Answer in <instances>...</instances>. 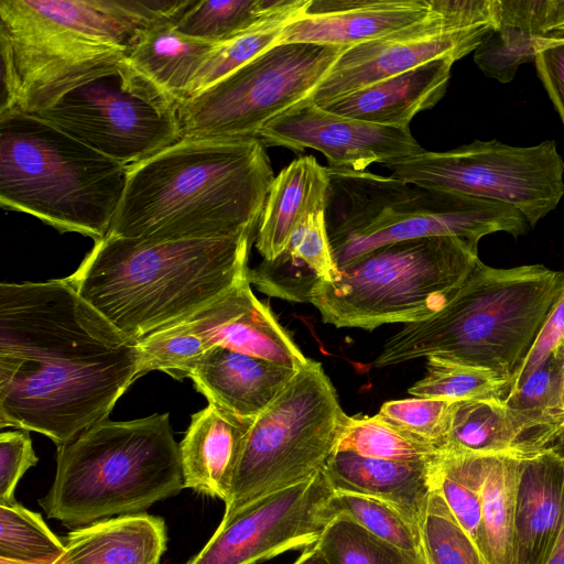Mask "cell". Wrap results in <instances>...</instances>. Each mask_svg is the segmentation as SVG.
<instances>
[{
	"label": "cell",
	"mask_w": 564,
	"mask_h": 564,
	"mask_svg": "<svg viewBox=\"0 0 564 564\" xmlns=\"http://www.w3.org/2000/svg\"><path fill=\"white\" fill-rule=\"evenodd\" d=\"M324 470L261 496L223 518L203 549L185 564H256L317 543L334 520V494Z\"/></svg>",
	"instance_id": "2e32d148"
},
{
	"label": "cell",
	"mask_w": 564,
	"mask_h": 564,
	"mask_svg": "<svg viewBox=\"0 0 564 564\" xmlns=\"http://www.w3.org/2000/svg\"><path fill=\"white\" fill-rule=\"evenodd\" d=\"M63 542L48 564H159L167 535L162 518L139 512L80 527Z\"/></svg>",
	"instance_id": "484cf974"
},
{
	"label": "cell",
	"mask_w": 564,
	"mask_h": 564,
	"mask_svg": "<svg viewBox=\"0 0 564 564\" xmlns=\"http://www.w3.org/2000/svg\"><path fill=\"white\" fill-rule=\"evenodd\" d=\"M326 171L325 223L337 269L398 241L451 236L478 243L490 234L517 238L530 228L525 217L507 204L368 171Z\"/></svg>",
	"instance_id": "ba28073f"
},
{
	"label": "cell",
	"mask_w": 564,
	"mask_h": 564,
	"mask_svg": "<svg viewBox=\"0 0 564 564\" xmlns=\"http://www.w3.org/2000/svg\"><path fill=\"white\" fill-rule=\"evenodd\" d=\"M562 408L564 411V379H563V387H562Z\"/></svg>",
	"instance_id": "c3c4849f"
},
{
	"label": "cell",
	"mask_w": 564,
	"mask_h": 564,
	"mask_svg": "<svg viewBox=\"0 0 564 564\" xmlns=\"http://www.w3.org/2000/svg\"><path fill=\"white\" fill-rule=\"evenodd\" d=\"M555 445L564 458V435H562ZM545 564H564V513L556 541Z\"/></svg>",
	"instance_id": "f6af8a7d"
},
{
	"label": "cell",
	"mask_w": 564,
	"mask_h": 564,
	"mask_svg": "<svg viewBox=\"0 0 564 564\" xmlns=\"http://www.w3.org/2000/svg\"><path fill=\"white\" fill-rule=\"evenodd\" d=\"M456 61L437 58L317 106L352 119L404 128L445 95Z\"/></svg>",
	"instance_id": "7402d4cb"
},
{
	"label": "cell",
	"mask_w": 564,
	"mask_h": 564,
	"mask_svg": "<svg viewBox=\"0 0 564 564\" xmlns=\"http://www.w3.org/2000/svg\"><path fill=\"white\" fill-rule=\"evenodd\" d=\"M253 421L209 403L193 414L180 443L184 488L226 502Z\"/></svg>",
	"instance_id": "cb8c5ba5"
},
{
	"label": "cell",
	"mask_w": 564,
	"mask_h": 564,
	"mask_svg": "<svg viewBox=\"0 0 564 564\" xmlns=\"http://www.w3.org/2000/svg\"><path fill=\"white\" fill-rule=\"evenodd\" d=\"M191 0H0V113L36 115L118 70L148 26Z\"/></svg>",
	"instance_id": "7a4b0ae2"
},
{
	"label": "cell",
	"mask_w": 564,
	"mask_h": 564,
	"mask_svg": "<svg viewBox=\"0 0 564 564\" xmlns=\"http://www.w3.org/2000/svg\"><path fill=\"white\" fill-rule=\"evenodd\" d=\"M563 285L564 272L542 264L480 261L442 310L388 338L373 367L438 358L512 380Z\"/></svg>",
	"instance_id": "5b68a950"
},
{
	"label": "cell",
	"mask_w": 564,
	"mask_h": 564,
	"mask_svg": "<svg viewBox=\"0 0 564 564\" xmlns=\"http://www.w3.org/2000/svg\"><path fill=\"white\" fill-rule=\"evenodd\" d=\"M328 239L325 209L310 213L294 229L284 250L273 260H263L248 270V281L269 296L311 303L321 282L336 279Z\"/></svg>",
	"instance_id": "d4e9b609"
},
{
	"label": "cell",
	"mask_w": 564,
	"mask_h": 564,
	"mask_svg": "<svg viewBox=\"0 0 564 564\" xmlns=\"http://www.w3.org/2000/svg\"><path fill=\"white\" fill-rule=\"evenodd\" d=\"M297 370L215 346L193 360L184 378L213 404L236 416L256 420L283 391Z\"/></svg>",
	"instance_id": "d6986e66"
},
{
	"label": "cell",
	"mask_w": 564,
	"mask_h": 564,
	"mask_svg": "<svg viewBox=\"0 0 564 564\" xmlns=\"http://www.w3.org/2000/svg\"><path fill=\"white\" fill-rule=\"evenodd\" d=\"M329 510L333 519L346 517L376 538L425 561L420 528L394 506L369 496L334 491Z\"/></svg>",
	"instance_id": "d590c367"
},
{
	"label": "cell",
	"mask_w": 564,
	"mask_h": 564,
	"mask_svg": "<svg viewBox=\"0 0 564 564\" xmlns=\"http://www.w3.org/2000/svg\"><path fill=\"white\" fill-rule=\"evenodd\" d=\"M328 174L313 155L301 156L274 177L259 219L256 247L263 260L276 258L296 226L325 209Z\"/></svg>",
	"instance_id": "83f0119b"
},
{
	"label": "cell",
	"mask_w": 564,
	"mask_h": 564,
	"mask_svg": "<svg viewBox=\"0 0 564 564\" xmlns=\"http://www.w3.org/2000/svg\"><path fill=\"white\" fill-rule=\"evenodd\" d=\"M560 438L555 432L531 424L505 399L458 401L452 404L449 430L441 451L524 460Z\"/></svg>",
	"instance_id": "ffe728a7"
},
{
	"label": "cell",
	"mask_w": 564,
	"mask_h": 564,
	"mask_svg": "<svg viewBox=\"0 0 564 564\" xmlns=\"http://www.w3.org/2000/svg\"><path fill=\"white\" fill-rule=\"evenodd\" d=\"M316 546L330 564H426L343 516L326 527Z\"/></svg>",
	"instance_id": "ab89813d"
},
{
	"label": "cell",
	"mask_w": 564,
	"mask_h": 564,
	"mask_svg": "<svg viewBox=\"0 0 564 564\" xmlns=\"http://www.w3.org/2000/svg\"><path fill=\"white\" fill-rule=\"evenodd\" d=\"M382 165L401 181L510 205L530 227L555 209L564 196V160L553 140L533 147L475 140Z\"/></svg>",
	"instance_id": "7c38bea8"
},
{
	"label": "cell",
	"mask_w": 564,
	"mask_h": 564,
	"mask_svg": "<svg viewBox=\"0 0 564 564\" xmlns=\"http://www.w3.org/2000/svg\"><path fill=\"white\" fill-rule=\"evenodd\" d=\"M522 459L488 456L481 490L484 557L513 564L514 518Z\"/></svg>",
	"instance_id": "f546056e"
},
{
	"label": "cell",
	"mask_w": 564,
	"mask_h": 564,
	"mask_svg": "<svg viewBox=\"0 0 564 564\" xmlns=\"http://www.w3.org/2000/svg\"><path fill=\"white\" fill-rule=\"evenodd\" d=\"M560 346L564 348V340L561 343V345H560Z\"/></svg>",
	"instance_id": "f907efd6"
},
{
	"label": "cell",
	"mask_w": 564,
	"mask_h": 564,
	"mask_svg": "<svg viewBox=\"0 0 564 564\" xmlns=\"http://www.w3.org/2000/svg\"><path fill=\"white\" fill-rule=\"evenodd\" d=\"M35 116L127 166L182 139L177 102L128 61Z\"/></svg>",
	"instance_id": "4fadbf2b"
},
{
	"label": "cell",
	"mask_w": 564,
	"mask_h": 564,
	"mask_svg": "<svg viewBox=\"0 0 564 564\" xmlns=\"http://www.w3.org/2000/svg\"><path fill=\"white\" fill-rule=\"evenodd\" d=\"M563 379L564 348L558 346L530 376L509 391L505 402L531 424L553 431L562 437Z\"/></svg>",
	"instance_id": "8d00e7d4"
},
{
	"label": "cell",
	"mask_w": 564,
	"mask_h": 564,
	"mask_svg": "<svg viewBox=\"0 0 564 564\" xmlns=\"http://www.w3.org/2000/svg\"><path fill=\"white\" fill-rule=\"evenodd\" d=\"M486 455L441 451L435 459V481L448 508L484 555L481 490Z\"/></svg>",
	"instance_id": "d6a6232c"
},
{
	"label": "cell",
	"mask_w": 564,
	"mask_h": 564,
	"mask_svg": "<svg viewBox=\"0 0 564 564\" xmlns=\"http://www.w3.org/2000/svg\"><path fill=\"white\" fill-rule=\"evenodd\" d=\"M128 169L39 116L0 113V203L61 232L105 238Z\"/></svg>",
	"instance_id": "52a82bcc"
},
{
	"label": "cell",
	"mask_w": 564,
	"mask_h": 564,
	"mask_svg": "<svg viewBox=\"0 0 564 564\" xmlns=\"http://www.w3.org/2000/svg\"><path fill=\"white\" fill-rule=\"evenodd\" d=\"M292 564H330L321 550L315 545L305 549Z\"/></svg>",
	"instance_id": "7dc6e473"
},
{
	"label": "cell",
	"mask_w": 564,
	"mask_h": 564,
	"mask_svg": "<svg viewBox=\"0 0 564 564\" xmlns=\"http://www.w3.org/2000/svg\"><path fill=\"white\" fill-rule=\"evenodd\" d=\"M36 463L29 431L0 434V505L17 502L13 497L15 487L24 473Z\"/></svg>",
	"instance_id": "b9f144b4"
},
{
	"label": "cell",
	"mask_w": 564,
	"mask_h": 564,
	"mask_svg": "<svg viewBox=\"0 0 564 564\" xmlns=\"http://www.w3.org/2000/svg\"><path fill=\"white\" fill-rule=\"evenodd\" d=\"M183 488L180 444L169 413L106 419L57 447L55 479L40 506L48 518L84 527L139 513Z\"/></svg>",
	"instance_id": "8992f818"
},
{
	"label": "cell",
	"mask_w": 564,
	"mask_h": 564,
	"mask_svg": "<svg viewBox=\"0 0 564 564\" xmlns=\"http://www.w3.org/2000/svg\"><path fill=\"white\" fill-rule=\"evenodd\" d=\"M538 75L564 123V39L553 37L535 59Z\"/></svg>",
	"instance_id": "ee69618b"
},
{
	"label": "cell",
	"mask_w": 564,
	"mask_h": 564,
	"mask_svg": "<svg viewBox=\"0 0 564 564\" xmlns=\"http://www.w3.org/2000/svg\"><path fill=\"white\" fill-rule=\"evenodd\" d=\"M553 37L564 39V0H552Z\"/></svg>",
	"instance_id": "bcb514c9"
},
{
	"label": "cell",
	"mask_w": 564,
	"mask_h": 564,
	"mask_svg": "<svg viewBox=\"0 0 564 564\" xmlns=\"http://www.w3.org/2000/svg\"><path fill=\"white\" fill-rule=\"evenodd\" d=\"M141 377L138 343L66 278L0 284V427L65 445L106 420Z\"/></svg>",
	"instance_id": "6da1fadb"
},
{
	"label": "cell",
	"mask_w": 564,
	"mask_h": 564,
	"mask_svg": "<svg viewBox=\"0 0 564 564\" xmlns=\"http://www.w3.org/2000/svg\"><path fill=\"white\" fill-rule=\"evenodd\" d=\"M64 550V542L40 513L18 502L0 505V558L22 563H50Z\"/></svg>",
	"instance_id": "f35d334b"
},
{
	"label": "cell",
	"mask_w": 564,
	"mask_h": 564,
	"mask_svg": "<svg viewBox=\"0 0 564 564\" xmlns=\"http://www.w3.org/2000/svg\"><path fill=\"white\" fill-rule=\"evenodd\" d=\"M254 238V231L171 241L107 235L66 279L112 326L139 343L247 278Z\"/></svg>",
	"instance_id": "277c9868"
},
{
	"label": "cell",
	"mask_w": 564,
	"mask_h": 564,
	"mask_svg": "<svg viewBox=\"0 0 564 564\" xmlns=\"http://www.w3.org/2000/svg\"><path fill=\"white\" fill-rule=\"evenodd\" d=\"M561 429H562V432H563V434H564V421H563V423H562Z\"/></svg>",
	"instance_id": "681fc988"
},
{
	"label": "cell",
	"mask_w": 564,
	"mask_h": 564,
	"mask_svg": "<svg viewBox=\"0 0 564 564\" xmlns=\"http://www.w3.org/2000/svg\"><path fill=\"white\" fill-rule=\"evenodd\" d=\"M345 416L321 362L307 359L253 421L223 518L321 471L336 451Z\"/></svg>",
	"instance_id": "30bf717a"
},
{
	"label": "cell",
	"mask_w": 564,
	"mask_h": 564,
	"mask_svg": "<svg viewBox=\"0 0 564 564\" xmlns=\"http://www.w3.org/2000/svg\"><path fill=\"white\" fill-rule=\"evenodd\" d=\"M552 36V0H494V28L474 51V61L486 76L506 84Z\"/></svg>",
	"instance_id": "4316f807"
},
{
	"label": "cell",
	"mask_w": 564,
	"mask_h": 564,
	"mask_svg": "<svg viewBox=\"0 0 564 564\" xmlns=\"http://www.w3.org/2000/svg\"><path fill=\"white\" fill-rule=\"evenodd\" d=\"M274 177L259 139L182 138L129 166L108 235L171 241L256 231Z\"/></svg>",
	"instance_id": "3957f363"
},
{
	"label": "cell",
	"mask_w": 564,
	"mask_h": 564,
	"mask_svg": "<svg viewBox=\"0 0 564 564\" xmlns=\"http://www.w3.org/2000/svg\"><path fill=\"white\" fill-rule=\"evenodd\" d=\"M435 459L395 462L335 451L323 470L335 491L383 500L420 528L436 485Z\"/></svg>",
	"instance_id": "603a6c76"
},
{
	"label": "cell",
	"mask_w": 564,
	"mask_h": 564,
	"mask_svg": "<svg viewBox=\"0 0 564 564\" xmlns=\"http://www.w3.org/2000/svg\"><path fill=\"white\" fill-rule=\"evenodd\" d=\"M564 340V285L549 311L525 359L516 371L510 390L530 376ZM509 390V391H510Z\"/></svg>",
	"instance_id": "7bdbcfd3"
},
{
	"label": "cell",
	"mask_w": 564,
	"mask_h": 564,
	"mask_svg": "<svg viewBox=\"0 0 564 564\" xmlns=\"http://www.w3.org/2000/svg\"><path fill=\"white\" fill-rule=\"evenodd\" d=\"M480 262L478 243L451 236L379 247L321 282L311 299L325 324L372 330L424 321L454 296Z\"/></svg>",
	"instance_id": "9c48e42d"
},
{
	"label": "cell",
	"mask_w": 564,
	"mask_h": 564,
	"mask_svg": "<svg viewBox=\"0 0 564 564\" xmlns=\"http://www.w3.org/2000/svg\"><path fill=\"white\" fill-rule=\"evenodd\" d=\"M422 20L345 50L304 99L319 105L427 62L474 53L494 28V0H430Z\"/></svg>",
	"instance_id": "5bb4252c"
},
{
	"label": "cell",
	"mask_w": 564,
	"mask_h": 564,
	"mask_svg": "<svg viewBox=\"0 0 564 564\" xmlns=\"http://www.w3.org/2000/svg\"><path fill=\"white\" fill-rule=\"evenodd\" d=\"M336 451L395 462H432L440 451L394 426L379 414L344 419Z\"/></svg>",
	"instance_id": "836d02e7"
},
{
	"label": "cell",
	"mask_w": 564,
	"mask_h": 564,
	"mask_svg": "<svg viewBox=\"0 0 564 564\" xmlns=\"http://www.w3.org/2000/svg\"><path fill=\"white\" fill-rule=\"evenodd\" d=\"M431 11L430 0H308L284 28L281 43L352 47L409 26Z\"/></svg>",
	"instance_id": "ac0fdd59"
},
{
	"label": "cell",
	"mask_w": 564,
	"mask_h": 564,
	"mask_svg": "<svg viewBox=\"0 0 564 564\" xmlns=\"http://www.w3.org/2000/svg\"><path fill=\"white\" fill-rule=\"evenodd\" d=\"M258 139L264 147H284L296 152L310 148L323 153L329 167L354 171L424 151L410 127H387L348 118L306 100L272 119Z\"/></svg>",
	"instance_id": "e0dca14e"
},
{
	"label": "cell",
	"mask_w": 564,
	"mask_h": 564,
	"mask_svg": "<svg viewBox=\"0 0 564 564\" xmlns=\"http://www.w3.org/2000/svg\"><path fill=\"white\" fill-rule=\"evenodd\" d=\"M420 535L426 564H488L436 485L427 501Z\"/></svg>",
	"instance_id": "74e56055"
},
{
	"label": "cell",
	"mask_w": 564,
	"mask_h": 564,
	"mask_svg": "<svg viewBox=\"0 0 564 564\" xmlns=\"http://www.w3.org/2000/svg\"><path fill=\"white\" fill-rule=\"evenodd\" d=\"M294 0H191L174 22L188 37L221 44L247 32Z\"/></svg>",
	"instance_id": "4dcf8cb0"
},
{
	"label": "cell",
	"mask_w": 564,
	"mask_h": 564,
	"mask_svg": "<svg viewBox=\"0 0 564 564\" xmlns=\"http://www.w3.org/2000/svg\"><path fill=\"white\" fill-rule=\"evenodd\" d=\"M564 513V458L554 445L524 459L514 518L513 564H545Z\"/></svg>",
	"instance_id": "44dd1931"
},
{
	"label": "cell",
	"mask_w": 564,
	"mask_h": 564,
	"mask_svg": "<svg viewBox=\"0 0 564 564\" xmlns=\"http://www.w3.org/2000/svg\"><path fill=\"white\" fill-rule=\"evenodd\" d=\"M215 346L296 370L308 359L256 297L247 275L217 300L139 341L141 376L161 370L182 379L186 367Z\"/></svg>",
	"instance_id": "9a60e30c"
},
{
	"label": "cell",
	"mask_w": 564,
	"mask_h": 564,
	"mask_svg": "<svg viewBox=\"0 0 564 564\" xmlns=\"http://www.w3.org/2000/svg\"><path fill=\"white\" fill-rule=\"evenodd\" d=\"M426 372L408 391L415 398L451 402L506 399L511 380L489 369L427 358Z\"/></svg>",
	"instance_id": "e575fe53"
},
{
	"label": "cell",
	"mask_w": 564,
	"mask_h": 564,
	"mask_svg": "<svg viewBox=\"0 0 564 564\" xmlns=\"http://www.w3.org/2000/svg\"><path fill=\"white\" fill-rule=\"evenodd\" d=\"M452 404L433 398L392 400L383 403L378 414L441 451L449 430Z\"/></svg>",
	"instance_id": "60d3db41"
},
{
	"label": "cell",
	"mask_w": 564,
	"mask_h": 564,
	"mask_svg": "<svg viewBox=\"0 0 564 564\" xmlns=\"http://www.w3.org/2000/svg\"><path fill=\"white\" fill-rule=\"evenodd\" d=\"M216 45L183 35L164 20L139 34L128 63L178 104Z\"/></svg>",
	"instance_id": "f1b7e54d"
},
{
	"label": "cell",
	"mask_w": 564,
	"mask_h": 564,
	"mask_svg": "<svg viewBox=\"0 0 564 564\" xmlns=\"http://www.w3.org/2000/svg\"><path fill=\"white\" fill-rule=\"evenodd\" d=\"M307 3L308 0H294L291 6L271 15L247 32L230 41L217 44L210 51L184 99L199 94L264 51L276 45L284 28L302 14Z\"/></svg>",
	"instance_id": "1f68e13d"
},
{
	"label": "cell",
	"mask_w": 564,
	"mask_h": 564,
	"mask_svg": "<svg viewBox=\"0 0 564 564\" xmlns=\"http://www.w3.org/2000/svg\"><path fill=\"white\" fill-rule=\"evenodd\" d=\"M346 47L281 43L177 104L182 138L258 139L306 99Z\"/></svg>",
	"instance_id": "8fae6325"
}]
</instances>
